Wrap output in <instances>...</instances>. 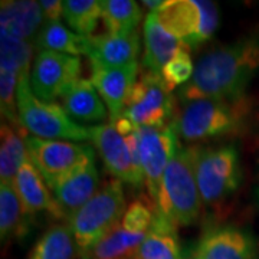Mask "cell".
I'll list each match as a JSON object with an SVG mask.
<instances>
[{
	"label": "cell",
	"instance_id": "25",
	"mask_svg": "<svg viewBox=\"0 0 259 259\" xmlns=\"http://www.w3.org/2000/svg\"><path fill=\"white\" fill-rule=\"evenodd\" d=\"M30 216L20 202L13 185L0 186V235L2 241L22 238L29 231L28 218Z\"/></svg>",
	"mask_w": 259,
	"mask_h": 259
},
{
	"label": "cell",
	"instance_id": "30",
	"mask_svg": "<svg viewBox=\"0 0 259 259\" xmlns=\"http://www.w3.org/2000/svg\"><path fill=\"white\" fill-rule=\"evenodd\" d=\"M156 213H157V204L153 200H148L146 196H141L125 209L120 225L128 232L147 233L154 221Z\"/></svg>",
	"mask_w": 259,
	"mask_h": 259
},
{
	"label": "cell",
	"instance_id": "32",
	"mask_svg": "<svg viewBox=\"0 0 259 259\" xmlns=\"http://www.w3.org/2000/svg\"><path fill=\"white\" fill-rule=\"evenodd\" d=\"M193 72L194 65L189 54V48H183L171 58V61L163 68L160 75L166 83L167 90L171 93L176 87L189 82L193 76Z\"/></svg>",
	"mask_w": 259,
	"mask_h": 259
},
{
	"label": "cell",
	"instance_id": "13",
	"mask_svg": "<svg viewBox=\"0 0 259 259\" xmlns=\"http://www.w3.org/2000/svg\"><path fill=\"white\" fill-rule=\"evenodd\" d=\"M194 258L259 259L253 236L235 225H221L207 229L199 241Z\"/></svg>",
	"mask_w": 259,
	"mask_h": 259
},
{
	"label": "cell",
	"instance_id": "9",
	"mask_svg": "<svg viewBox=\"0 0 259 259\" xmlns=\"http://www.w3.org/2000/svg\"><path fill=\"white\" fill-rule=\"evenodd\" d=\"M25 141L30 161L45 179L49 189L75 168L95 158V151L91 146L28 136L25 137Z\"/></svg>",
	"mask_w": 259,
	"mask_h": 259
},
{
	"label": "cell",
	"instance_id": "31",
	"mask_svg": "<svg viewBox=\"0 0 259 259\" xmlns=\"http://www.w3.org/2000/svg\"><path fill=\"white\" fill-rule=\"evenodd\" d=\"M20 78L13 72L0 71V105H2V118L5 122L10 124L13 128L20 127L18 112V87Z\"/></svg>",
	"mask_w": 259,
	"mask_h": 259
},
{
	"label": "cell",
	"instance_id": "1",
	"mask_svg": "<svg viewBox=\"0 0 259 259\" xmlns=\"http://www.w3.org/2000/svg\"><path fill=\"white\" fill-rule=\"evenodd\" d=\"M258 69L259 35L243 36L204 54L179 97L183 104L202 98L241 100Z\"/></svg>",
	"mask_w": 259,
	"mask_h": 259
},
{
	"label": "cell",
	"instance_id": "4",
	"mask_svg": "<svg viewBox=\"0 0 259 259\" xmlns=\"http://www.w3.org/2000/svg\"><path fill=\"white\" fill-rule=\"evenodd\" d=\"M125 196L120 180L107 182L82 207L69 218V226L82 259L102 238L121 223Z\"/></svg>",
	"mask_w": 259,
	"mask_h": 259
},
{
	"label": "cell",
	"instance_id": "24",
	"mask_svg": "<svg viewBox=\"0 0 259 259\" xmlns=\"http://www.w3.org/2000/svg\"><path fill=\"white\" fill-rule=\"evenodd\" d=\"M144 238L146 233L128 232L118 225L90 250L85 259H137Z\"/></svg>",
	"mask_w": 259,
	"mask_h": 259
},
{
	"label": "cell",
	"instance_id": "6",
	"mask_svg": "<svg viewBox=\"0 0 259 259\" xmlns=\"http://www.w3.org/2000/svg\"><path fill=\"white\" fill-rule=\"evenodd\" d=\"M194 175L202 202L222 203L241 185L239 153L233 146L194 147Z\"/></svg>",
	"mask_w": 259,
	"mask_h": 259
},
{
	"label": "cell",
	"instance_id": "11",
	"mask_svg": "<svg viewBox=\"0 0 259 259\" xmlns=\"http://www.w3.org/2000/svg\"><path fill=\"white\" fill-rule=\"evenodd\" d=\"M179 134L175 122L164 127H139L141 170L148 196L157 204L158 190L168 163L179 150Z\"/></svg>",
	"mask_w": 259,
	"mask_h": 259
},
{
	"label": "cell",
	"instance_id": "22",
	"mask_svg": "<svg viewBox=\"0 0 259 259\" xmlns=\"http://www.w3.org/2000/svg\"><path fill=\"white\" fill-rule=\"evenodd\" d=\"M35 49L51 51L58 54L79 56L87 55L90 52V37L81 36L76 32L59 23H44L33 42Z\"/></svg>",
	"mask_w": 259,
	"mask_h": 259
},
{
	"label": "cell",
	"instance_id": "10",
	"mask_svg": "<svg viewBox=\"0 0 259 259\" xmlns=\"http://www.w3.org/2000/svg\"><path fill=\"white\" fill-rule=\"evenodd\" d=\"M79 56L40 51L35 55L30 69V88L44 102L62 98L81 78Z\"/></svg>",
	"mask_w": 259,
	"mask_h": 259
},
{
	"label": "cell",
	"instance_id": "35",
	"mask_svg": "<svg viewBox=\"0 0 259 259\" xmlns=\"http://www.w3.org/2000/svg\"><path fill=\"white\" fill-rule=\"evenodd\" d=\"M256 199H258V203H259V183H258V187H256Z\"/></svg>",
	"mask_w": 259,
	"mask_h": 259
},
{
	"label": "cell",
	"instance_id": "29",
	"mask_svg": "<svg viewBox=\"0 0 259 259\" xmlns=\"http://www.w3.org/2000/svg\"><path fill=\"white\" fill-rule=\"evenodd\" d=\"M102 18V3L98 0H65L64 19L81 36L91 37Z\"/></svg>",
	"mask_w": 259,
	"mask_h": 259
},
{
	"label": "cell",
	"instance_id": "18",
	"mask_svg": "<svg viewBox=\"0 0 259 259\" xmlns=\"http://www.w3.org/2000/svg\"><path fill=\"white\" fill-rule=\"evenodd\" d=\"M45 20L39 2L6 0L0 8V35L35 42Z\"/></svg>",
	"mask_w": 259,
	"mask_h": 259
},
{
	"label": "cell",
	"instance_id": "5",
	"mask_svg": "<svg viewBox=\"0 0 259 259\" xmlns=\"http://www.w3.org/2000/svg\"><path fill=\"white\" fill-rule=\"evenodd\" d=\"M29 79H20L18 87V112L22 128L44 140H93V127H83L71 120L56 102L40 101L32 91Z\"/></svg>",
	"mask_w": 259,
	"mask_h": 259
},
{
	"label": "cell",
	"instance_id": "3",
	"mask_svg": "<svg viewBox=\"0 0 259 259\" xmlns=\"http://www.w3.org/2000/svg\"><path fill=\"white\" fill-rule=\"evenodd\" d=\"M246 114L245 98H202L186 102L173 122L179 137L185 141H200L238 133Z\"/></svg>",
	"mask_w": 259,
	"mask_h": 259
},
{
	"label": "cell",
	"instance_id": "2",
	"mask_svg": "<svg viewBox=\"0 0 259 259\" xmlns=\"http://www.w3.org/2000/svg\"><path fill=\"white\" fill-rule=\"evenodd\" d=\"M202 197L194 175V147H179L158 190L157 210L175 226H189L200 214Z\"/></svg>",
	"mask_w": 259,
	"mask_h": 259
},
{
	"label": "cell",
	"instance_id": "34",
	"mask_svg": "<svg viewBox=\"0 0 259 259\" xmlns=\"http://www.w3.org/2000/svg\"><path fill=\"white\" fill-rule=\"evenodd\" d=\"M163 5H164V2H158V0H156V2H148V0H146V2H144V6L148 8L151 12H156V10H157L158 8H161Z\"/></svg>",
	"mask_w": 259,
	"mask_h": 259
},
{
	"label": "cell",
	"instance_id": "17",
	"mask_svg": "<svg viewBox=\"0 0 259 259\" xmlns=\"http://www.w3.org/2000/svg\"><path fill=\"white\" fill-rule=\"evenodd\" d=\"M13 186L18 192L25 210L30 216L37 212H48L56 219L65 218L59 204L56 203L55 197L49 192L45 179L37 171L30 158L26 160L25 164L20 167Z\"/></svg>",
	"mask_w": 259,
	"mask_h": 259
},
{
	"label": "cell",
	"instance_id": "28",
	"mask_svg": "<svg viewBox=\"0 0 259 259\" xmlns=\"http://www.w3.org/2000/svg\"><path fill=\"white\" fill-rule=\"evenodd\" d=\"M35 51L32 42L0 35V71L13 72L20 78H30V61Z\"/></svg>",
	"mask_w": 259,
	"mask_h": 259
},
{
	"label": "cell",
	"instance_id": "21",
	"mask_svg": "<svg viewBox=\"0 0 259 259\" xmlns=\"http://www.w3.org/2000/svg\"><path fill=\"white\" fill-rule=\"evenodd\" d=\"M137 259H180L176 226L158 212L140 245Z\"/></svg>",
	"mask_w": 259,
	"mask_h": 259
},
{
	"label": "cell",
	"instance_id": "15",
	"mask_svg": "<svg viewBox=\"0 0 259 259\" xmlns=\"http://www.w3.org/2000/svg\"><path fill=\"white\" fill-rule=\"evenodd\" d=\"M98 185L100 175L93 158L58 180L51 190L65 218L69 219L100 190Z\"/></svg>",
	"mask_w": 259,
	"mask_h": 259
},
{
	"label": "cell",
	"instance_id": "19",
	"mask_svg": "<svg viewBox=\"0 0 259 259\" xmlns=\"http://www.w3.org/2000/svg\"><path fill=\"white\" fill-rule=\"evenodd\" d=\"M144 69L153 74H161L171 58L183 48H187L160 25L154 12H150L144 20Z\"/></svg>",
	"mask_w": 259,
	"mask_h": 259
},
{
	"label": "cell",
	"instance_id": "8",
	"mask_svg": "<svg viewBox=\"0 0 259 259\" xmlns=\"http://www.w3.org/2000/svg\"><path fill=\"white\" fill-rule=\"evenodd\" d=\"M175 98L161 75L144 71L130 91L122 117L136 127H164L171 122Z\"/></svg>",
	"mask_w": 259,
	"mask_h": 259
},
{
	"label": "cell",
	"instance_id": "33",
	"mask_svg": "<svg viewBox=\"0 0 259 259\" xmlns=\"http://www.w3.org/2000/svg\"><path fill=\"white\" fill-rule=\"evenodd\" d=\"M39 6L45 23H59L61 18H64V2L61 0H40Z\"/></svg>",
	"mask_w": 259,
	"mask_h": 259
},
{
	"label": "cell",
	"instance_id": "36",
	"mask_svg": "<svg viewBox=\"0 0 259 259\" xmlns=\"http://www.w3.org/2000/svg\"><path fill=\"white\" fill-rule=\"evenodd\" d=\"M194 259H196V258H194Z\"/></svg>",
	"mask_w": 259,
	"mask_h": 259
},
{
	"label": "cell",
	"instance_id": "23",
	"mask_svg": "<svg viewBox=\"0 0 259 259\" xmlns=\"http://www.w3.org/2000/svg\"><path fill=\"white\" fill-rule=\"evenodd\" d=\"M2 146H0V179L2 183L13 185L20 167L29 160L25 133L13 128L10 124L2 121Z\"/></svg>",
	"mask_w": 259,
	"mask_h": 259
},
{
	"label": "cell",
	"instance_id": "27",
	"mask_svg": "<svg viewBox=\"0 0 259 259\" xmlns=\"http://www.w3.org/2000/svg\"><path fill=\"white\" fill-rule=\"evenodd\" d=\"M102 20L108 30L114 35H125L136 32V28L143 18V12L137 2L133 0H104Z\"/></svg>",
	"mask_w": 259,
	"mask_h": 259
},
{
	"label": "cell",
	"instance_id": "20",
	"mask_svg": "<svg viewBox=\"0 0 259 259\" xmlns=\"http://www.w3.org/2000/svg\"><path fill=\"white\" fill-rule=\"evenodd\" d=\"M62 108L71 120L79 122H101L107 117V107L91 79H79L61 98Z\"/></svg>",
	"mask_w": 259,
	"mask_h": 259
},
{
	"label": "cell",
	"instance_id": "16",
	"mask_svg": "<svg viewBox=\"0 0 259 259\" xmlns=\"http://www.w3.org/2000/svg\"><path fill=\"white\" fill-rule=\"evenodd\" d=\"M140 37L137 32L125 35L104 33L90 37L88 56L100 68H122L137 62Z\"/></svg>",
	"mask_w": 259,
	"mask_h": 259
},
{
	"label": "cell",
	"instance_id": "7",
	"mask_svg": "<svg viewBox=\"0 0 259 259\" xmlns=\"http://www.w3.org/2000/svg\"><path fill=\"white\" fill-rule=\"evenodd\" d=\"M154 13L160 25L189 49L210 39L219 26L218 6L206 0H168Z\"/></svg>",
	"mask_w": 259,
	"mask_h": 259
},
{
	"label": "cell",
	"instance_id": "12",
	"mask_svg": "<svg viewBox=\"0 0 259 259\" xmlns=\"http://www.w3.org/2000/svg\"><path fill=\"white\" fill-rule=\"evenodd\" d=\"M93 143L98 150L105 168L120 180L136 189H140L144 182V175L139 170L130 154L125 139L114 127V124H101L93 127Z\"/></svg>",
	"mask_w": 259,
	"mask_h": 259
},
{
	"label": "cell",
	"instance_id": "26",
	"mask_svg": "<svg viewBox=\"0 0 259 259\" xmlns=\"http://www.w3.org/2000/svg\"><path fill=\"white\" fill-rule=\"evenodd\" d=\"M78 249L69 225H54L37 241L29 259H74Z\"/></svg>",
	"mask_w": 259,
	"mask_h": 259
},
{
	"label": "cell",
	"instance_id": "14",
	"mask_svg": "<svg viewBox=\"0 0 259 259\" xmlns=\"http://www.w3.org/2000/svg\"><path fill=\"white\" fill-rule=\"evenodd\" d=\"M139 64L122 68H100L93 65L91 82L110 112V121L114 122L122 117L130 91L139 79Z\"/></svg>",
	"mask_w": 259,
	"mask_h": 259
}]
</instances>
